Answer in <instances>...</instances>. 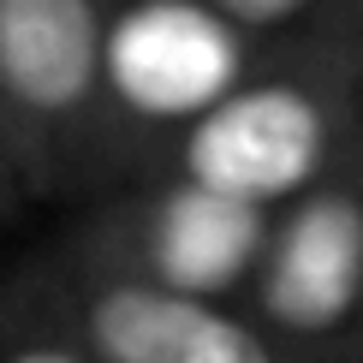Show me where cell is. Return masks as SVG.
Segmentation results:
<instances>
[{
    "label": "cell",
    "mask_w": 363,
    "mask_h": 363,
    "mask_svg": "<svg viewBox=\"0 0 363 363\" xmlns=\"http://www.w3.org/2000/svg\"><path fill=\"white\" fill-rule=\"evenodd\" d=\"M101 72L125 108L149 119H203L238 78V42L220 12L191 0H143L101 42Z\"/></svg>",
    "instance_id": "cell-1"
},
{
    "label": "cell",
    "mask_w": 363,
    "mask_h": 363,
    "mask_svg": "<svg viewBox=\"0 0 363 363\" xmlns=\"http://www.w3.org/2000/svg\"><path fill=\"white\" fill-rule=\"evenodd\" d=\"M101 30L89 0H0V84L24 108L60 113L89 96Z\"/></svg>",
    "instance_id": "cell-4"
},
{
    "label": "cell",
    "mask_w": 363,
    "mask_h": 363,
    "mask_svg": "<svg viewBox=\"0 0 363 363\" xmlns=\"http://www.w3.org/2000/svg\"><path fill=\"white\" fill-rule=\"evenodd\" d=\"M357 286H363V215L345 196H315L286 226L274 262H268V315L315 334L357 304Z\"/></svg>",
    "instance_id": "cell-3"
},
{
    "label": "cell",
    "mask_w": 363,
    "mask_h": 363,
    "mask_svg": "<svg viewBox=\"0 0 363 363\" xmlns=\"http://www.w3.org/2000/svg\"><path fill=\"white\" fill-rule=\"evenodd\" d=\"M185 167L196 191L233 196V203H268L298 191L322 167V113L292 84H262L226 96L220 108L196 119L185 143Z\"/></svg>",
    "instance_id": "cell-2"
},
{
    "label": "cell",
    "mask_w": 363,
    "mask_h": 363,
    "mask_svg": "<svg viewBox=\"0 0 363 363\" xmlns=\"http://www.w3.org/2000/svg\"><path fill=\"white\" fill-rule=\"evenodd\" d=\"M298 6H304V0H220L226 18H245V24H280V18H292Z\"/></svg>",
    "instance_id": "cell-8"
},
{
    "label": "cell",
    "mask_w": 363,
    "mask_h": 363,
    "mask_svg": "<svg viewBox=\"0 0 363 363\" xmlns=\"http://www.w3.org/2000/svg\"><path fill=\"white\" fill-rule=\"evenodd\" d=\"M12 363H78L72 352H48V345H36V352H18Z\"/></svg>",
    "instance_id": "cell-9"
},
{
    "label": "cell",
    "mask_w": 363,
    "mask_h": 363,
    "mask_svg": "<svg viewBox=\"0 0 363 363\" xmlns=\"http://www.w3.org/2000/svg\"><path fill=\"white\" fill-rule=\"evenodd\" d=\"M215 310L191 304L179 292H149V286H113L89 310V334H96L108 363H185L203 322Z\"/></svg>",
    "instance_id": "cell-6"
},
{
    "label": "cell",
    "mask_w": 363,
    "mask_h": 363,
    "mask_svg": "<svg viewBox=\"0 0 363 363\" xmlns=\"http://www.w3.org/2000/svg\"><path fill=\"white\" fill-rule=\"evenodd\" d=\"M256 245H262V215L250 203H233V196H215V191L191 185L161 208L155 268L179 298L203 304L208 292H226V286L245 274Z\"/></svg>",
    "instance_id": "cell-5"
},
{
    "label": "cell",
    "mask_w": 363,
    "mask_h": 363,
    "mask_svg": "<svg viewBox=\"0 0 363 363\" xmlns=\"http://www.w3.org/2000/svg\"><path fill=\"white\" fill-rule=\"evenodd\" d=\"M185 363H274V357H268L262 345H256V334H245L238 322H220V315H208Z\"/></svg>",
    "instance_id": "cell-7"
}]
</instances>
